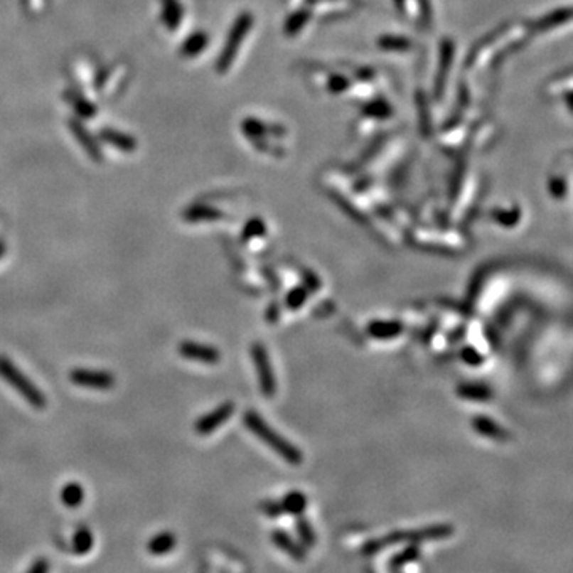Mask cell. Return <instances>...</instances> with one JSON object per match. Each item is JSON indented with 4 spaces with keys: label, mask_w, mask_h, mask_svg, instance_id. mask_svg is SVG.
<instances>
[{
    "label": "cell",
    "mask_w": 573,
    "mask_h": 573,
    "mask_svg": "<svg viewBox=\"0 0 573 573\" xmlns=\"http://www.w3.org/2000/svg\"><path fill=\"white\" fill-rule=\"evenodd\" d=\"M61 502L68 506V508H78L80 505L85 500V489L80 486V483H68L61 489Z\"/></svg>",
    "instance_id": "2e32d148"
},
{
    "label": "cell",
    "mask_w": 573,
    "mask_h": 573,
    "mask_svg": "<svg viewBox=\"0 0 573 573\" xmlns=\"http://www.w3.org/2000/svg\"><path fill=\"white\" fill-rule=\"evenodd\" d=\"M309 293L311 291L306 289V286H296V289H293L285 298L286 308L291 311H298L306 303V299L309 298Z\"/></svg>",
    "instance_id": "44dd1931"
},
{
    "label": "cell",
    "mask_w": 573,
    "mask_h": 573,
    "mask_svg": "<svg viewBox=\"0 0 573 573\" xmlns=\"http://www.w3.org/2000/svg\"><path fill=\"white\" fill-rule=\"evenodd\" d=\"M68 126H69V131L72 132V136L75 137V141L85 150L86 155H88L92 161L101 163L104 159L101 145H99L97 139L85 128V124L80 122L78 118H70L68 122Z\"/></svg>",
    "instance_id": "52a82bcc"
},
{
    "label": "cell",
    "mask_w": 573,
    "mask_h": 573,
    "mask_svg": "<svg viewBox=\"0 0 573 573\" xmlns=\"http://www.w3.org/2000/svg\"><path fill=\"white\" fill-rule=\"evenodd\" d=\"M176 535L172 532H159L158 535L149 540L146 543V551L153 556H164L176 548Z\"/></svg>",
    "instance_id": "4fadbf2b"
},
{
    "label": "cell",
    "mask_w": 573,
    "mask_h": 573,
    "mask_svg": "<svg viewBox=\"0 0 573 573\" xmlns=\"http://www.w3.org/2000/svg\"><path fill=\"white\" fill-rule=\"evenodd\" d=\"M48 570H50V562L46 561L45 557L36 559L34 564H32L31 567H29V573H45V572H48Z\"/></svg>",
    "instance_id": "d4e9b609"
},
{
    "label": "cell",
    "mask_w": 573,
    "mask_h": 573,
    "mask_svg": "<svg viewBox=\"0 0 573 573\" xmlns=\"http://www.w3.org/2000/svg\"><path fill=\"white\" fill-rule=\"evenodd\" d=\"M99 139L104 144H107L113 149L122 150L124 153H132L137 149V141L131 134H126L123 131H118L115 128H102L99 132Z\"/></svg>",
    "instance_id": "9c48e42d"
},
{
    "label": "cell",
    "mask_w": 573,
    "mask_h": 573,
    "mask_svg": "<svg viewBox=\"0 0 573 573\" xmlns=\"http://www.w3.org/2000/svg\"><path fill=\"white\" fill-rule=\"evenodd\" d=\"M457 394L462 398H473V400H484L486 390L483 387H476V385H461L457 389Z\"/></svg>",
    "instance_id": "603a6c76"
},
{
    "label": "cell",
    "mask_w": 573,
    "mask_h": 573,
    "mask_svg": "<svg viewBox=\"0 0 573 573\" xmlns=\"http://www.w3.org/2000/svg\"><path fill=\"white\" fill-rule=\"evenodd\" d=\"M69 379L73 385L92 390H110L115 387V376L109 371L73 368L69 373Z\"/></svg>",
    "instance_id": "5b68a950"
},
{
    "label": "cell",
    "mask_w": 573,
    "mask_h": 573,
    "mask_svg": "<svg viewBox=\"0 0 573 573\" xmlns=\"http://www.w3.org/2000/svg\"><path fill=\"white\" fill-rule=\"evenodd\" d=\"M92 545H95V538H92L91 530L88 528H85V525L78 528L72 538V551L75 552L77 556H85L91 551Z\"/></svg>",
    "instance_id": "e0dca14e"
},
{
    "label": "cell",
    "mask_w": 573,
    "mask_h": 573,
    "mask_svg": "<svg viewBox=\"0 0 573 573\" xmlns=\"http://www.w3.org/2000/svg\"><path fill=\"white\" fill-rule=\"evenodd\" d=\"M235 408L236 405L232 402H225L223 405L217 406L214 411H210L205 416L199 417L195 424V430L198 435L201 437L210 435L212 432H215L217 429L222 427V425L235 414Z\"/></svg>",
    "instance_id": "8992f818"
},
{
    "label": "cell",
    "mask_w": 573,
    "mask_h": 573,
    "mask_svg": "<svg viewBox=\"0 0 573 573\" xmlns=\"http://www.w3.org/2000/svg\"><path fill=\"white\" fill-rule=\"evenodd\" d=\"M5 250H6V244L2 237H0V258L5 255Z\"/></svg>",
    "instance_id": "4316f807"
},
{
    "label": "cell",
    "mask_w": 573,
    "mask_h": 573,
    "mask_svg": "<svg viewBox=\"0 0 573 573\" xmlns=\"http://www.w3.org/2000/svg\"><path fill=\"white\" fill-rule=\"evenodd\" d=\"M272 543H274L279 550H282L285 555H289L290 557L295 559L298 562H303L306 559V550L303 546H299L295 540H293L285 530L276 529L272 530L271 534Z\"/></svg>",
    "instance_id": "30bf717a"
},
{
    "label": "cell",
    "mask_w": 573,
    "mask_h": 573,
    "mask_svg": "<svg viewBox=\"0 0 573 573\" xmlns=\"http://www.w3.org/2000/svg\"><path fill=\"white\" fill-rule=\"evenodd\" d=\"M259 510H262V513H264L266 516H269V518H277V516H282L284 513H282V508H281V503L279 502H263L262 505H259Z\"/></svg>",
    "instance_id": "cb8c5ba5"
},
{
    "label": "cell",
    "mask_w": 573,
    "mask_h": 573,
    "mask_svg": "<svg viewBox=\"0 0 573 573\" xmlns=\"http://www.w3.org/2000/svg\"><path fill=\"white\" fill-rule=\"evenodd\" d=\"M244 424L253 435L262 439V441L268 446L269 449L276 452L277 456H281L286 464L290 465H301L303 464V454L295 444H291L290 441H286L284 437L279 435V433L271 429L268 424L263 421V417L255 411H245L244 414Z\"/></svg>",
    "instance_id": "7a4b0ae2"
},
{
    "label": "cell",
    "mask_w": 573,
    "mask_h": 573,
    "mask_svg": "<svg viewBox=\"0 0 573 573\" xmlns=\"http://www.w3.org/2000/svg\"><path fill=\"white\" fill-rule=\"evenodd\" d=\"M247 230H250V231H247L245 232V237H249V236H259V235H263V225L259 223V222H255V223H252V226H249Z\"/></svg>",
    "instance_id": "484cf974"
},
{
    "label": "cell",
    "mask_w": 573,
    "mask_h": 573,
    "mask_svg": "<svg viewBox=\"0 0 573 573\" xmlns=\"http://www.w3.org/2000/svg\"><path fill=\"white\" fill-rule=\"evenodd\" d=\"M250 355H252V362L257 368L259 389H262L263 395L266 398H272L276 394V377H274V373H272V366H271L268 352H266L264 346L262 343H253L250 348Z\"/></svg>",
    "instance_id": "277c9868"
},
{
    "label": "cell",
    "mask_w": 573,
    "mask_h": 573,
    "mask_svg": "<svg viewBox=\"0 0 573 573\" xmlns=\"http://www.w3.org/2000/svg\"><path fill=\"white\" fill-rule=\"evenodd\" d=\"M296 532L304 548H312V546L316 545L314 529H312V525L309 524L308 519L301 515L296 516Z\"/></svg>",
    "instance_id": "ffe728a7"
},
{
    "label": "cell",
    "mask_w": 573,
    "mask_h": 573,
    "mask_svg": "<svg viewBox=\"0 0 573 573\" xmlns=\"http://www.w3.org/2000/svg\"><path fill=\"white\" fill-rule=\"evenodd\" d=\"M220 212L208 208V205H193V208H188L183 212V218L186 222H210V220H217L220 218Z\"/></svg>",
    "instance_id": "ac0fdd59"
},
{
    "label": "cell",
    "mask_w": 573,
    "mask_h": 573,
    "mask_svg": "<svg viewBox=\"0 0 573 573\" xmlns=\"http://www.w3.org/2000/svg\"><path fill=\"white\" fill-rule=\"evenodd\" d=\"M368 335L376 339H390L403 333V323L397 321H375L368 325Z\"/></svg>",
    "instance_id": "8fae6325"
},
{
    "label": "cell",
    "mask_w": 573,
    "mask_h": 573,
    "mask_svg": "<svg viewBox=\"0 0 573 573\" xmlns=\"http://www.w3.org/2000/svg\"><path fill=\"white\" fill-rule=\"evenodd\" d=\"M204 46H205V36L195 34V36L188 37V40L183 43L182 53L185 56H195L204 48Z\"/></svg>",
    "instance_id": "7402d4cb"
},
{
    "label": "cell",
    "mask_w": 573,
    "mask_h": 573,
    "mask_svg": "<svg viewBox=\"0 0 573 573\" xmlns=\"http://www.w3.org/2000/svg\"><path fill=\"white\" fill-rule=\"evenodd\" d=\"M0 377L15 389L32 408L43 409L46 406V397L9 357L0 355Z\"/></svg>",
    "instance_id": "3957f363"
},
{
    "label": "cell",
    "mask_w": 573,
    "mask_h": 573,
    "mask_svg": "<svg viewBox=\"0 0 573 573\" xmlns=\"http://www.w3.org/2000/svg\"><path fill=\"white\" fill-rule=\"evenodd\" d=\"M178 354L191 362L204 363V365H215L220 362V350L208 344L195 343V341H182L178 344Z\"/></svg>",
    "instance_id": "ba28073f"
},
{
    "label": "cell",
    "mask_w": 573,
    "mask_h": 573,
    "mask_svg": "<svg viewBox=\"0 0 573 573\" xmlns=\"http://www.w3.org/2000/svg\"><path fill=\"white\" fill-rule=\"evenodd\" d=\"M64 97L68 99V102L70 104V107L73 109V112H75L78 117L86 118V119H91V118L96 117V113H97L96 105L92 102H90L88 99H86L83 95H80L78 91H73V90L65 91Z\"/></svg>",
    "instance_id": "7c38bea8"
},
{
    "label": "cell",
    "mask_w": 573,
    "mask_h": 573,
    "mask_svg": "<svg viewBox=\"0 0 573 573\" xmlns=\"http://www.w3.org/2000/svg\"><path fill=\"white\" fill-rule=\"evenodd\" d=\"M163 23L169 31H177L182 21V5L178 0H161Z\"/></svg>",
    "instance_id": "9a60e30c"
},
{
    "label": "cell",
    "mask_w": 573,
    "mask_h": 573,
    "mask_svg": "<svg viewBox=\"0 0 573 573\" xmlns=\"http://www.w3.org/2000/svg\"><path fill=\"white\" fill-rule=\"evenodd\" d=\"M454 529L449 524H437V525H427L422 529H412V530H398L387 534L381 538H373L366 542L362 548V555L373 556L376 552L387 550L390 546L398 543H419V542H429V540H443L448 538Z\"/></svg>",
    "instance_id": "6da1fadb"
},
{
    "label": "cell",
    "mask_w": 573,
    "mask_h": 573,
    "mask_svg": "<svg viewBox=\"0 0 573 573\" xmlns=\"http://www.w3.org/2000/svg\"><path fill=\"white\" fill-rule=\"evenodd\" d=\"M421 556V550H419V546L416 543H409L408 548H405L403 551L397 552V555L390 559L389 562V569H400L403 567V565L409 564L412 561H416V559Z\"/></svg>",
    "instance_id": "d6986e66"
},
{
    "label": "cell",
    "mask_w": 573,
    "mask_h": 573,
    "mask_svg": "<svg viewBox=\"0 0 573 573\" xmlns=\"http://www.w3.org/2000/svg\"><path fill=\"white\" fill-rule=\"evenodd\" d=\"M281 503V508L284 515H303V511L308 506V497H306L303 492L299 491H291L289 494H285L282 500H279Z\"/></svg>",
    "instance_id": "5bb4252c"
}]
</instances>
